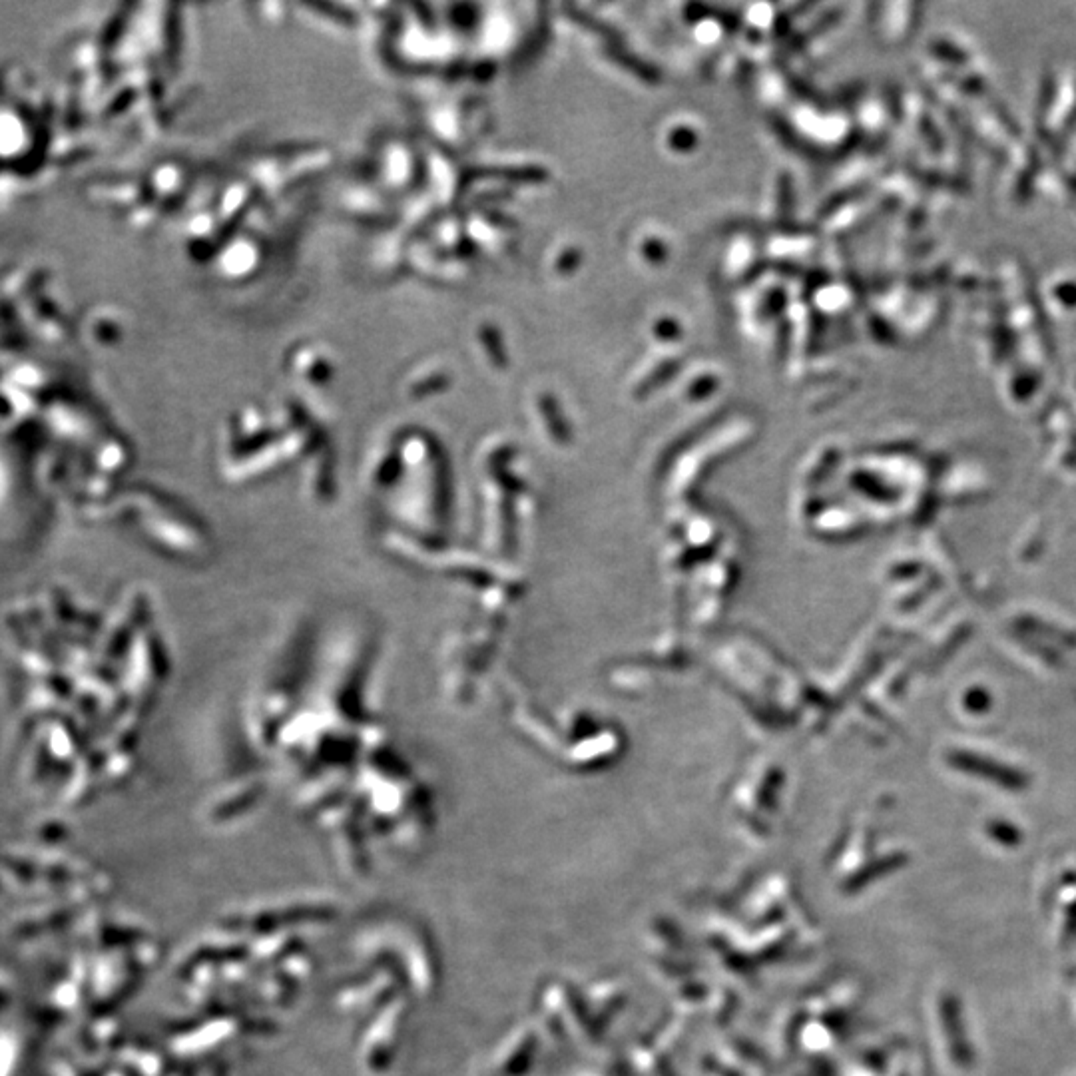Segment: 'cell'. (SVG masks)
Masks as SVG:
<instances>
[{
	"instance_id": "obj_1",
	"label": "cell",
	"mask_w": 1076,
	"mask_h": 1076,
	"mask_svg": "<svg viewBox=\"0 0 1076 1076\" xmlns=\"http://www.w3.org/2000/svg\"><path fill=\"white\" fill-rule=\"evenodd\" d=\"M949 760L953 762L955 768L963 770V772H969L973 776H981V778H989L993 780V784H1001L1005 788H1019V786H1025V778L1023 774L999 764V762H993V760H987L983 756H975V754H969V752H961V754H951Z\"/></svg>"
}]
</instances>
